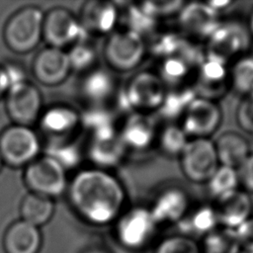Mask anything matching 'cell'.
Here are the masks:
<instances>
[{
	"instance_id": "6da1fadb",
	"label": "cell",
	"mask_w": 253,
	"mask_h": 253,
	"mask_svg": "<svg viewBox=\"0 0 253 253\" xmlns=\"http://www.w3.org/2000/svg\"><path fill=\"white\" fill-rule=\"evenodd\" d=\"M66 193L75 213L94 225L117 220L126 201L122 182L109 170L94 166L78 171L68 182Z\"/></svg>"
},
{
	"instance_id": "7a4b0ae2",
	"label": "cell",
	"mask_w": 253,
	"mask_h": 253,
	"mask_svg": "<svg viewBox=\"0 0 253 253\" xmlns=\"http://www.w3.org/2000/svg\"><path fill=\"white\" fill-rule=\"evenodd\" d=\"M43 19V12L36 6H26L15 12L3 29L7 47L19 54L34 50L42 39Z\"/></svg>"
},
{
	"instance_id": "3957f363",
	"label": "cell",
	"mask_w": 253,
	"mask_h": 253,
	"mask_svg": "<svg viewBox=\"0 0 253 253\" xmlns=\"http://www.w3.org/2000/svg\"><path fill=\"white\" fill-rule=\"evenodd\" d=\"M167 87L159 75L152 71L134 74L119 93V104L126 110L147 113L157 111L164 99Z\"/></svg>"
},
{
	"instance_id": "277c9868",
	"label": "cell",
	"mask_w": 253,
	"mask_h": 253,
	"mask_svg": "<svg viewBox=\"0 0 253 253\" xmlns=\"http://www.w3.org/2000/svg\"><path fill=\"white\" fill-rule=\"evenodd\" d=\"M116 221V236L125 248L140 251L155 241L159 225L149 208H131L124 211Z\"/></svg>"
},
{
	"instance_id": "5b68a950",
	"label": "cell",
	"mask_w": 253,
	"mask_h": 253,
	"mask_svg": "<svg viewBox=\"0 0 253 253\" xmlns=\"http://www.w3.org/2000/svg\"><path fill=\"white\" fill-rule=\"evenodd\" d=\"M66 172L58 162L44 154L25 167L23 179L31 193L53 200L67 190Z\"/></svg>"
},
{
	"instance_id": "8992f818",
	"label": "cell",
	"mask_w": 253,
	"mask_h": 253,
	"mask_svg": "<svg viewBox=\"0 0 253 253\" xmlns=\"http://www.w3.org/2000/svg\"><path fill=\"white\" fill-rule=\"evenodd\" d=\"M40 150V137L31 126L13 124L0 133V155L10 167L25 168L39 157Z\"/></svg>"
},
{
	"instance_id": "52a82bcc",
	"label": "cell",
	"mask_w": 253,
	"mask_h": 253,
	"mask_svg": "<svg viewBox=\"0 0 253 253\" xmlns=\"http://www.w3.org/2000/svg\"><path fill=\"white\" fill-rule=\"evenodd\" d=\"M103 51L108 65L113 70L127 72L141 63L147 51V45L144 38L124 29L109 35Z\"/></svg>"
},
{
	"instance_id": "ba28073f",
	"label": "cell",
	"mask_w": 253,
	"mask_h": 253,
	"mask_svg": "<svg viewBox=\"0 0 253 253\" xmlns=\"http://www.w3.org/2000/svg\"><path fill=\"white\" fill-rule=\"evenodd\" d=\"M251 36L246 25L237 20L220 22L216 30L206 41V54L226 63L238 58L248 50Z\"/></svg>"
},
{
	"instance_id": "9c48e42d",
	"label": "cell",
	"mask_w": 253,
	"mask_h": 253,
	"mask_svg": "<svg viewBox=\"0 0 253 253\" xmlns=\"http://www.w3.org/2000/svg\"><path fill=\"white\" fill-rule=\"evenodd\" d=\"M183 175L191 182L206 184L219 166L213 141L211 138L189 139L179 156Z\"/></svg>"
},
{
	"instance_id": "30bf717a",
	"label": "cell",
	"mask_w": 253,
	"mask_h": 253,
	"mask_svg": "<svg viewBox=\"0 0 253 253\" xmlns=\"http://www.w3.org/2000/svg\"><path fill=\"white\" fill-rule=\"evenodd\" d=\"M5 109L14 125L31 126L43 110L42 93L30 81L14 85L5 95Z\"/></svg>"
},
{
	"instance_id": "8fae6325",
	"label": "cell",
	"mask_w": 253,
	"mask_h": 253,
	"mask_svg": "<svg viewBox=\"0 0 253 253\" xmlns=\"http://www.w3.org/2000/svg\"><path fill=\"white\" fill-rule=\"evenodd\" d=\"M87 34L79 19L69 10L56 7L44 14L42 26V39L48 46L64 49L74 43L85 40Z\"/></svg>"
},
{
	"instance_id": "7c38bea8",
	"label": "cell",
	"mask_w": 253,
	"mask_h": 253,
	"mask_svg": "<svg viewBox=\"0 0 253 253\" xmlns=\"http://www.w3.org/2000/svg\"><path fill=\"white\" fill-rule=\"evenodd\" d=\"M177 19L180 33L195 42H206L221 22L219 13L208 2H185Z\"/></svg>"
},
{
	"instance_id": "4fadbf2b",
	"label": "cell",
	"mask_w": 253,
	"mask_h": 253,
	"mask_svg": "<svg viewBox=\"0 0 253 253\" xmlns=\"http://www.w3.org/2000/svg\"><path fill=\"white\" fill-rule=\"evenodd\" d=\"M222 114L215 101L197 97L181 119V127L192 138H210L220 126Z\"/></svg>"
},
{
	"instance_id": "5bb4252c",
	"label": "cell",
	"mask_w": 253,
	"mask_h": 253,
	"mask_svg": "<svg viewBox=\"0 0 253 253\" xmlns=\"http://www.w3.org/2000/svg\"><path fill=\"white\" fill-rule=\"evenodd\" d=\"M193 86L198 97L212 101L220 98L230 87L227 63L206 55L196 70V81Z\"/></svg>"
},
{
	"instance_id": "9a60e30c",
	"label": "cell",
	"mask_w": 253,
	"mask_h": 253,
	"mask_svg": "<svg viewBox=\"0 0 253 253\" xmlns=\"http://www.w3.org/2000/svg\"><path fill=\"white\" fill-rule=\"evenodd\" d=\"M71 71L67 51L48 45L37 53L32 63L35 78L48 87L63 83Z\"/></svg>"
},
{
	"instance_id": "2e32d148",
	"label": "cell",
	"mask_w": 253,
	"mask_h": 253,
	"mask_svg": "<svg viewBox=\"0 0 253 253\" xmlns=\"http://www.w3.org/2000/svg\"><path fill=\"white\" fill-rule=\"evenodd\" d=\"M188 194L179 187H169L154 198L149 210L157 224H177L190 209Z\"/></svg>"
},
{
	"instance_id": "e0dca14e",
	"label": "cell",
	"mask_w": 253,
	"mask_h": 253,
	"mask_svg": "<svg viewBox=\"0 0 253 253\" xmlns=\"http://www.w3.org/2000/svg\"><path fill=\"white\" fill-rule=\"evenodd\" d=\"M219 226L237 228L253 216V200L243 190H236L213 202Z\"/></svg>"
},
{
	"instance_id": "ac0fdd59",
	"label": "cell",
	"mask_w": 253,
	"mask_h": 253,
	"mask_svg": "<svg viewBox=\"0 0 253 253\" xmlns=\"http://www.w3.org/2000/svg\"><path fill=\"white\" fill-rule=\"evenodd\" d=\"M78 19L86 33L111 35L120 20V11L113 2L88 1L83 5Z\"/></svg>"
},
{
	"instance_id": "d6986e66",
	"label": "cell",
	"mask_w": 253,
	"mask_h": 253,
	"mask_svg": "<svg viewBox=\"0 0 253 253\" xmlns=\"http://www.w3.org/2000/svg\"><path fill=\"white\" fill-rule=\"evenodd\" d=\"M120 136L126 149L145 150L156 139V125L147 113L132 112L125 120Z\"/></svg>"
},
{
	"instance_id": "ffe728a7",
	"label": "cell",
	"mask_w": 253,
	"mask_h": 253,
	"mask_svg": "<svg viewBox=\"0 0 253 253\" xmlns=\"http://www.w3.org/2000/svg\"><path fill=\"white\" fill-rule=\"evenodd\" d=\"M126 150L118 130L110 134L91 137L86 153L94 167L109 170L124 159Z\"/></svg>"
},
{
	"instance_id": "44dd1931",
	"label": "cell",
	"mask_w": 253,
	"mask_h": 253,
	"mask_svg": "<svg viewBox=\"0 0 253 253\" xmlns=\"http://www.w3.org/2000/svg\"><path fill=\"white\" fill-rule=\"evenodd\" d=\"M38 122L53 140L63 139L80 126V113L66 105H53L42 110Z\"/></svg>"
},
{
	"instance_id": "7402d4cb",
	"label": "cell",
	"mask_w": 253,
	"mask_h": 253,
	"mask_svg": "<svg viewBox=\"0 0 253 253\" xmlns=\"http://www.w3.org/2000/svg\"><path fill=\"white\" fill-rule=\"evenodd\" d=\"M82 97L90 106H104L117 92V81L108 69L93 68L84 73L80 83Z\"/></svg>"
},
{
	"instance_id": "603a6c76",
	"label": "cell",
	"mask_w": 253,
	"mask_h": 253,
	"mask_svg": "<svg viewBox=\"0 0 253 253\" xmlns=\"http://www.w3.org/2000/svg\"><path fill=\"white\" fill-rule=\"evenodd\" d=\"M42 244L40 228L22 219L11 223L3 236L5 253H39Z\"/></svg>"
},
{
	"instance_id": "cb8c5ba5",
	"label": "cell",
	"mask_w": 253,
	"mask_h": 253,
	"mask_svg": "<svg viewBox=\"0 0 253 253\" xmlns=\"http://www.w3.org/2000/svg\"><path fill=\"white\" fill-rule=\"evenodd\" d=\"M213 144L219 165L236 170L252 152L246 137L233 130L222 132Z\"/></svg>"
},
{
	"instance_id": "d4e9b609",
	"label": "cell",
	"mask_w": 253,
	"mask_h": 253,
	"mask_svg": "<svg viewBox=\"0 0 253 253\" xmlns=\"http://www.w3.org/2000/svg\"><path fill=\"white\" fill-rule=\"evenodd\" d=\"M181 234L192 238H203L219 226L216 212L212 204H201L190 207L185 216L177 223Z\"/></svg>"
},
{
	"instance_id": "484cf974",
	"label": "cell",
	"mask_w": 253,
	"mask_h": 253,
	"mask_svg": "<svg viewBox=\"0 0 253 253\" xmlns=\"http://www.w3.org/2000/svg\"><path fill=\"white\" fill-rule=\"evenodd\" d=\"M193 85L188 83L167 88L162 104L156 111L168 124L182 119L190 104L197 98Z\"/></svg>"
},
{
	"instance_id": "4316f807",
	"label": "cell",
	"mask_w": 253,
	"mask_h": 253,
	"mask_svg": "<svg viewBox=\"0 0 253 253\" xmlns=\"http://www.w3.org/2000/svg\"><path fill=\"white\" fill-rule=\"evenodd\" d=\"M21 219L40 228L47 223L54 213V203L52 199L28 193L21 202Z\"/></svg>"
},
{
	"instance_id": "83f0119b",
	"label": "cell",
	"mask_w": 253,
	"mask_h": 253,
	"mask_svg": "<svg viewBox=\"0 0 253 253\" xmlns=\"http://www.w3.org/2000/svg\"><path fill=\"white\" fill-rule=\"evenodd\" d=\"M80 126L85 127L91 137L110 134L118 131L115 117L104 106H90L80 113Z\"/></svg>"
},
{
	"instance_id": "f1b7e54d",
	"label": "cell",
	"mask_w": 253,
	"mask_h": 253,
	"mask_svg": "<svg viewBox=\"0 0 253 253\" xmlns=\"http://www.w3.org/2000/svg\"><path fill=\"white\" fill-rule=\"evenodd\" d=\"M200 246L202 253H242L234 229L218 226L205 235Z\"/></svg>"
},
{
	"instance_id": "f546056e",
	"label": "cell",
	"mask_w": 253,
	"mask_h": 253,
	"mask_svg": "<svg viewBox=\"0 0 253 253\" xmlns=\"http://www.w3.org/2000/svg\"><path fill=\"white\" fill-rule=\"evenodd\" d=\"M209 195L214 201L238 190L239 178L236 169L219 165L207 181Z\"/></svg>"
},
{
	"instance_id": "4dcf8cb0",
	"label": "cell",
	"mask_w": 253,
	"mask_h": 253,
	"mask_svg": "<svg viewBox=\"0 0 253 253\" xmlns=\"http://www.w3.org/2000/svg\"><path fill=\"white\" fill-rule=\"evenodd\" d=\"M229 84L241 96L253 93V55L244 54L236 59L229 69Z\"/></svg>"
},
{
	"instance_id": "1f68e13d",
	"label": "cell",
	"mask_w": 253,
	"mask_h": 253,
	"mask_svg": "<svg viewBox=\"0 0 253 253\" xmlns=\"http://www.w3.org/2000/svg\"><path fill=\"white\" fill-rule=\"evenodd\" d=\"M159 149L169 157H178L185 149L189 137L181 127L174 123L166 125L156 136Z\"/></svg>"
},
{
	"instance_id": "d6a6232c",
	"label": "cell",
	"mask_w": 253,
	"mask_h": 253,
	"mask_svg": "<svg viewBox=\"0 0 253 253\" xmlns=\"http://www.w3.org/2000/svg\"><path fill=\"white\" fill-rule=\"evenodd\" d=\"M194 69L180 56L173 55L161 60L157 73L167 88L186 84Z\"/></svg>"
},
{
	"instance_id": "836d02e7",
	"label": "cell",
	"mask_w": 253,
	"mask_h": 253,
	"mask_svg": "<svg viewBox=\"0 0 253 253\" xmlns=\"http://www.w3.org/2000/svg\"><path fill=\"white\" fill-rule=\"evenodd\" d=\"M46 155L58 162L66 171L75 168L82 160V151L79 145L66 138L54 139L48 145Z\"/></svg>"
},
{
	"instance_id": "e575fe53",
	"label": "cell",
	"mask_w": 253,
	"mask_h": 253,
	"mask_svg": "<svg viewBox=\"0 0 253 253\" xmlns=\"http://www.w3.org/2000/svg\"><path fill=\"white\" fill-rule=\"evenodd\" d=\"M67 55L71 70L86 73L95 68L97 60L96 49L85 40L71 45L67 50Z\"/></svg>"
},
{
	"instance_id": "d590c367",
	"label": "cell",
	"mask_w": 253,
	"mask_h": 253,
	"mask_svg": "<svg viewBox=\"0 0 253 253\" xmlns=\"http://www.w3.org/2000/svg\"><path fill=\"white\" fill-rule=\"evenodd\" d=\"M153 253H202V249L195 238L175 233L158 240Z\"/></svg>"
},
{
	"instance_id": "8d00e7d4",
	"label": "cell",
	"mask_w": 253,
	"mask_h": 253,
	"mask_svg": "<svg viewBox=\"0 0 253 253\" xmlns=\"http://www.w3.org/2000/svg\"><path fill=\"white\" fill-rule=\"evenodd\" d=\"M186 37L181 33L164 32L155 35L150 42L149 50L153 56L163 60L176 55Z\"/></svg>"
},
{
	"instance_id": "74e56055",
	"label": "cell",
	"mask_w": 253,
	"mask_h": 253,
	"mask_svg": "<svg viewBox=\"0 0 253 253\" xmlns=\"http://www.w3.org/2000/svg\"><path fill=\"white\" fill-rule=\"evenodd\" d=\"M126 20V29L138 34L142 38H144L145 35L152 34L156 30V26L158 23V21L154 19L151 15H149L141 7L140 4L127 7Z\"/></svg>"
},
{
	"instance_id": "f35d334b",
	"label": "cell",
	"mask_w": 253,
	"mask_h": 253,
	"mask_svg": "<svg viewBox=\"0 0 253 253\" xmlns=\"http://www.w3.org/2000/svg\"><path fill=\"white\" fill-rule=\"evenodd\" d=\"M185 2L182 0L171 1H146L140 3L141 7L154 19L159 21L161 18L178 15Z\"/></svg>"
},
{
	"instance_id": "ab89813d",
	"label": "cell",
	"mask_w": 253,
	"mask_h": 253,
	"mask_svg": "<svg viewBox=\"0 0 253 253\" xmlns=\"http://www.w3.org/2000/svg\"><path fill=\"white\" fill-rule=\"evenodd\" d=\"M236 122L242 130L253 135V93L242 96L236 109Z\"/></svg>"
},
{
	"instance_id": "60d3db41",
	"label": "cell",
	"mask_w": 253,
	"mask_h": 253,
	"mask_svg": "<svg viewBox=\"0 0 253 253\" xmlns=\"http://www.w3.org/2000/svg\"><path fill=\"white\" fill-rule=\"evenodd\" d=\"M242 253L253 252V216L234 229Z\"/></svg>"
},
{
	"instance_id": "b9f144b4",
	"label": "cell",
	"mask_w": 253,
	"mask_h": 253,
	"mask_svg": "<svg viewBox=\"0 0 253 253\" xmlns=\"http://www.w3.org/2000/svg\"><path fill=\"white\" fill-rule=\"evenodd\" d=\"M237 173L239 185L243 187V191L253 195V151L237 169Z\"/></svg>"
},
{
	"instance_id": "7bdbcfd3",
	"label": "cell",
	"mask_w": 253,
	"mask_h": 253,
	"mask_svg": "<svg viewBox=\"0 0 253 253\" xmlns=\"http://www.w3.org/2000/svg\"><path fill=\"white\" fill-rule=\"evenodd\" d=\"M9 88H10V84L6 75V71L4 69L3 64H0V100L3 97H5Z\"/></svg>"
},
{
	"instance_id": "ee69618b",
	"label": "cell",
	"mask_w": 253,
	"mask_h": 253,
	"mask_svg": "<svg viewBox=\"0 0 253 253\" xmlns=\"http://www.w3.org/2000/svg\"><path fill=\"white\" fill-rule=\"evenodd\" d=\"M208 4L212 9H214L216 12L219 13L220 11H222L223 9H225L226 7L231 5L232 2L231 1H210V2H208Z\"/></svg>"
},
{
	"instance_id": "f6af8a7d",
	"label": "cell",
	"mask_w": 253,
	"mask_h": 253,
	"mask_svg": "<svg viewBox=\"0 0 253 253\" xmlns=\"http://www.w3.org/2000/svg\"><path fill=\"white\" fill-rule=\"evenodd\" d=\"M246 27H247V29H248V32H249L251 38H253V9H252V11H251L250 14H249Z\"/></svg>"
},
{
	"instance_id": "bcb514c9",
	"label": "cell",
	"mask_w": 253,
	"mask_h": 253,
	"mask_svg": "<svg viewBox=\"0 0 253 253\" xmlns=\"http://www.w3.org/2000/svg\"><path fill=\"white\" fill-rule=\"evenodd\" d=\"M85 253H107V252H105L99 248H94V249H90V250L86 251Z\"/></svg>"
},
{
	"instance_id": "7dc6e473",
	"label": "cell",
	"mask_w": 253,
	"mask_h": 253,
	"mask_svg": "<svg viewBox=\"0 0 253 253\" xmlns=\"http://www.w3.org/2000/svg\"><path fill=\"white\" fill-rule=\"evenodd\" d=\"M3 161H2V158H1V155H0V171H1V168H2V165H3Z\"/></svg>"
},
{
	"instance_id": "c3c4849f",
	"label": "cell",
	"mask_w": 253,
	"mask_h": 253,
	"mask_svg": "<svg viewBox=\"0 0 253 253\" xmlns=\"http://www.w3.org/2000/svg\"><path fill=\"white\" fill-rule=\"evenodd\" d=\"M248 253H253V252H248Z\"/></svg>"
}]
</instances>
